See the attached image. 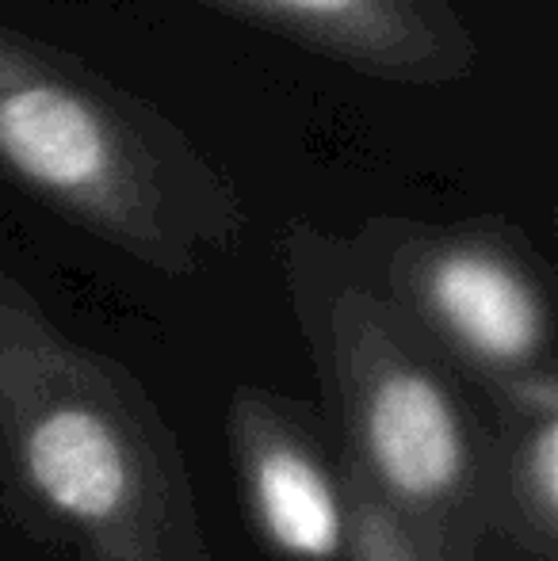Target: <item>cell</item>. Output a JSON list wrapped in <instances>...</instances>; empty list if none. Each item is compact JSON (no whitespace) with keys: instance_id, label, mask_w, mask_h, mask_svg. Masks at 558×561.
Instances as JSON below:
<instances>
[{"instance_id":"1","label":"cell","mask_w":558,"mask_h":561,"mask_svg":"<svg viewBox=\"0 0 558 561\" xmlns=\"http://www.w3.org/2000/svg\"><path fill=\"white\" fill-rule=\"evenodd\" d=\"M0 508L58 561H215L187 458L141 378L4 275Z\"/></svg>"},{"instance_id":"2","label":"cell","mask_w":558,"mask_h":561,"mask_svg":"<svg viewBox=\"0 0 558 561\" xmlns=\"http://www.w3.org/2000/svg\"><path fill=\"white\" fill-rule=\"evenodd\" d=\"M337 458L429 561H478L490 535L493 409L375 287H298Z\"/></svg>"},{"instance_id":"3","label":"cell","mask_w":558,"mask_h":561,"mask_svg":"<svg viewBox=\"0 0 558 561\" xmlns=\"http://www.w3.org/2000/svg\"><path fill=\"white\" fill-rule=\"evenodd\" d=\"M486 401L558 382L555 313L536 267L490 237H421L379 290Z\"/></svg>"},{"instance_id":"4","label":"cell","mask_w":558,"mask_h":561,"mask_svg":"<svg viewBox=\"0 0 558 561\" xmlns=\"http://www.w3.org/2000/svg\"><path fill=\"white\" fill-rule=\"evenodd\" d=\"M0 164L149 264L192 267V241L149 199L115 126L73 84L0 69Z\"/></svg>"},{"instance_id":"5","label":"cell","mask_w":558,"mask_h":561,"mask_svg":"<svg viewBox=\"0 0 558 561\" xmlns=\"http://www.w3.org/2000/svg\"><path fill=\"white\" fill-rule=\"evenodd\" d=\"M246 519L280 561H344V489L318 405L238 386L226 409Z\"/></svg>"},{"instance_id":"6","label":"cell","mask_w":558,"mask_h":561,"mask_svg":"<svg viewBox=\"0 0 558 561\" xmlns=\"http://www.w3.org/2000/svg\"><path fill=\"white\" fill-rule=\"evenodd\" d=\"M493 478L490 531L539 561L558 558V382L490 401Z\"/></svg>"},{"instance_id":"7","label":"cell","mask_w":558,"mask_h":561,"mask_svg":"<svg viewBox=\"0 0 558 561\" xmlns=\"http://www.w3.org/2000/svg\"><path fill=\"white\" fill-rule=\"evenodd\" d=\"M341 466V489H344V561H429L410 535L390 519V512L372 496V489Z\"/></svg>"},{"instance_id":"8","label":"cell","mask_w":558,"mask_h":561,"mask_svg":"<svg viewBox=\"0 0 558 561\" xmlns=\"http://www.w3.org/2000/svg\"><path fill=\"white\" fill-rule=\"evenodd\" d=\"M246 4L298 27L333 31V35H367L372 20L383 12V0H246Z\"/></svg>"}]
</instances>
